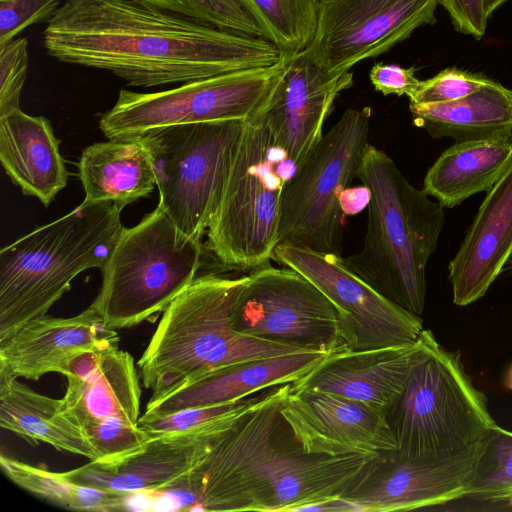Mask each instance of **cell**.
Here are the masks:
<instances>
[{"label":"cell","mask_w":512,"mask_h":512,"mask_svg":"<svg viewBox=\"0 0 512 512\" xmlns=\"http://www.w3.org/2000/svg\"><path fill=\"white\" fill-rule=\"evenodd\" d=\"M86 434L99 454L100 463H116L139 453L153 437L139 425L132 426L108 419L85 428Z\"/></svg>","instance_id":"obj_34"},{"label":"cell","mask_w":512,"mask_h":512,"mask_svg":"<svg viewBox=\"0 0 512 512\" xmlns=\"http://www.w3.org/2000/svg\"><path fill=\"white\" fill-rule=\"evenodd\" d=\"M246 335L308 351L346 349L333 303L307 278L270 264L248 274L232 312Z\"/></svg>","instance_id":"obj_12"},{"label":"cell","mask_w":512,"mask_h":512,"mask_svg":"<svg viewBox=\"0 0 512 512\" xmlns=\"http://www.w3.org/2000/svg\"><path fill=\"white\" fill-rule=\"evenodd\" d=\"M28 64L26 38H15L0 46V115L20 108Z\"/></svg>","instance_id":"obj_36"},{"label":"cell","mask_w":512,"mask_h":512,"mask_svg":"<svg viewBox=\"0 0 512 512\" xmlns=\"http://www.w3.org/2000/svg\"><path fill=\"white\" fill-rule=\"evenodd\" d=\"M286 68L277 64L227 72L151 93L121 89L100 119L108 139L144 136L193 123L247 120L265 106Z\"/></svg>","instance_id":"obj_11"},{"label":"cell","mask_w":512,"mask_h":512,"mask_svg":"<svg viewBox=\"0 0 512 512\" xmlns=\"http://www.w3.org/2000/svg\"><path fill=\"white\" fill-rule=\"evenodd\" d=\"M467 497L512 501V431L496 425L489 432Z\"/></svg>","instance_id":"obj_32"},{"label":"cell","mask_w":512,"mask_h":512,"mask_svg":"<svg viewBox=\"0 0 512 512\" xmlns=\"http://www.w3.org/2000/svg\"><path fill=\"white\" fill-rule=\"evenodd\" d=\"M267 40L284 54L305 51L313 40L319 0H240Z\"/></svg>","instance_id":"obj_30"},{"label":"cell","mask_w":512,"mask_h":512,"mask_svg":"<svg viewBox=\"0 0 512 512\" xmlns=\"http://www.w3.org/2000/svg\"><path fill=\"white\" fill-rule=\"evenodd\" d=\"M202 252V240L181 232L157 206L137 225L123 227L90 306L114 329L138 325L192 283Z\"/></svg>","instance_id":"obj_8"},{"label":"cell","mask_w":512,"mask_h":512,"mask_svg":"<svg viewBox=\"0 0 512 512\" xmlns=\"http://www.w3.org/2000/svg\"><path fill=\"white\" fill-rule=\"evenodd\" d=\"M448 13L454 29L480 40L487 28L489 16L485 0H439Z\"/></svg>","instance_id":"obj_38"},{"label":"cell","mask_w":512,"mask_h":512,"mask_svg":"<svg viewBox=\"0 0 512 512\" xmlns=\"http://www.w3.org/2000/svg\"><path fill=\"white\" fill-rule=\"evenodd\" d=\"M291 383L268 388L254 405L218 432L176 491L203 511H303L345 497L381 453H305L282 416Z\"/></svg>","instance_id":"obj_2"},{"label":"cell","mask_w":512,"mask_h":512,"mask_svg":"<svg viewBox=\"0 0 512 512\" xmlns=\"http://www.w3.org/2000/svg\"><path fill=\"white\" fill-rule=\"evenodd\" d=\"M259 394L240 400L195 407L163 416H141L139 426L153 438L172 435L207 436L229 426L249 410Z\"/></svg>","instance_id":"obj_31"},{"label":"cell","mask_w":512,"mask_h":512,"mask_svg":"<svg viewBox=\"0 0 512 512\" xmlns=\"http://www.w3.org/2000/svg\"><path fill=\"white\" fill-rule=\"evenodd\" d=\"M326 354L301 351L252 360L184 381L160 396L150 398L144 415L163 416L240 400L273 386L292 383L309 372Z\"/></svg>","instance_id":"obj_23"},{"label":"cell","mask_w":512,"mask_h":512,"mask_svg":"<svg viewBox=\"0 0 512 512\" xmlns=\"http://www.w3.org/2000/svg\"><path fill=\"white\" fill-rule=\"evenodd\" d=\"M424 330L416 342L408 345L330 352L292 382L291 391L335 394L386 411L401 395L423 350Z\"/></svg>","instance_id":"obj_18"},{"label":"cell","mask_w":512,"mask_h":512,"mask_svg":"<svg viewBox=\"0 0 512 512\" xmlns=\"http://www.w3.org/2000/svg\"><path fill=\"white\" fill-rule=\"evenodd\" d=\"M507 1L509 0H485L486 11L489 18L498 8H500Z\"/></svg>","instance_id":"obj_40"},{"label":"cell","mask_w":512,"mask_h":512,"mask_svg":"<svg viewBox=\"0 0 512 512\" xmlns=\"http://www.w3.org/2000/svg\"><path fill=\"white\" fill-rule=\"evenodd\" d=\"M61 0H0V46L27 27L48 22Z\"/></svg>","instance_id":"obj_37"},{"label":"cell","mask_w":512,"mask_h":512,"mask_svg":"<svg viewBox=\"0 0 512 512\" xmlns=\"http://www.w3.org/2000/svg\"><path fill=\"white\" fill-rule=\"evenodd\" d=\"M217 433L153 438L145 449L122 461H90L61 474L77 484L130 496L175 491L208 451Z\"/></svg>","instance_id":"obj_22"},{"label":"cell","mask_w":512,"mask_h":512,"mask_svg":"<svg viewBox=\"0 0 512 512\" xmlns=\"http://www.w3.org/2000/svg\"><path fill=\"white\" fill-rule=\"evenodd\" d=\"M485 439L450 458H407L396 450L381 453L357 487L344 498L355 511L390 512L442 505L467 497Z\"/></svg>","instance_id":"obj_15"},{"label":"cell","mask_w":512,"mask_h":512,"mask_svg":"<svg viewBox=\"0 0 512 512\" xmlns=\"http://www.w3.org/2000/svg\"><path fill=\"white\" fill-rule=\"evenodd\" d=\"M374 89L383 95H406L410 98L418 89L421 80L415 76V69L398 64L376 63L369 72Z\"/></svg>","instance_id":"obj_39"},{"label":"cell","mask_w":512,"mask_h":512,"mask_svg":"<svg viewBox=\"0 0 512 512\" xmlns=\"http://www.w3.org/2000/svg\"><path fill=\"white\" fill-rule=\"evenodd\" d=\"M409 110L414 125L434 139L463 142L512 135V89L494 80L458 100L409 103Z\"/></svg>","instance_id":"obj_28"},{"label":"cell","mask_w":512,"mask_h":512,"mask_svg":"<svg viewBox=\"0 0 512 512\" xmlns=\"http://www.w3.org/2000/svg\"><path fill=\"white\" fill-rule=\"evenodd\" d=\"M272 260L313 283L336 307L345 348L370 350L416 342L422 319L366 283L342 256L294 245H278Z\"/></svg>","instance_id":"obj_13"},{"label":"cell","mask_w":512,"mask_h":512,"mask_svg":"<svg viewBox=\"0 0 512 512\" xmlns=\"http://www.w3.org/2000/svg\"><path fill=\"white\" fill-rule=\"evenodd\" d=\"M352 85L351 72L329 75L305 51L286 55L285 71L258 113L296 168L323 136L336 98Z\"/></svg>","instance_id":"obj_17"},{"label":"cell","mask_w":512,"mask_h":512,"mask_svg":"<svg viewBox=\"0 0 512 512\" xmlns=\"http://www.w3.org/2000/svg\"><path fill=\"white\" fill-rule=\"evenodd\" d=\"M78 170L87 202L107 201L124 208L156 187L152 156L141 136L113 138L86 147Z\"/></svg>","instance_id":"obj_25"},{"label":"cell","mask_w":512,"mask_h":512,"mask_svg":"<svg viewBox=\"0 0 512 512\" xmlns=\"http://www.w3.org/2000/svg\"><path fill=\"white\" fill-rule=\"evenodd\" d=\"M491 80L482 74L449 67L429 79L421 80L409 101L414 104H434L458 100L477 91Z\"/></svg>","instance_id":"obj_35"},{"label":"cell","mask_w":512,"mask_h":512,"mask_svg":"<svg viewBox=\"0 0 512 512\" xmlns=\"http://www.w3.org/2000/svg\"><path fill=\"white\" fill-rule=\"evenodd\" d=\"M424 335L423 350L386 415L400 456L450 458L483 441L497 424L460 354L443 348L430 330Z\"/></svg>","instance_id":"obj_6"},{"label":"cell","mask_w":512,"mask_h":512,"mask_svg":"<svg viewBox=\"0 0 512 512\" xmlns=\"http://www.w3.org/2000/svg\"><path fill=\"white\" fill-rule=\"evenodd\" d=\"M42 38L60 62L104 70L143 88L271 66L285 56L265 38L136 0H65Z\"/></svg>","instance_id":"obj_1"},{"label":"cell","mask_w":512,"mask_h":512,"mask_svg":"<svg viewBox=\"0 0 512 512\" xmlns=\"http://www.w3.org/2000/svg\"><path fill=\"white\" fill-rule=\"evenodd\" d=\"M3 473L29 493L67 509L111 512L124 510L130 495L113 493L71 482L61 472H51L0 455Z\"/></svg>","instance_id":"obj_29"},{"label":"cell","mask_w":512,"mask_h":512,"mask_svg":"<svg viewBox=\"0 0 512 512\" xmlns=\"http://www.w3.org/2000/svg\"><path fill=\"white\" fill-rule=\"evenodd\" d=\"M295 170L267 121L259 113L245 120L207 230L208 249L222 267L250 273L269 264L283 191Z\"/></svg>","instance_id":"obj_7"},{"label":"cell","mask_w":512,"mask_h":512,"mask_svg":"<svg viewBox=\"0 0 512 512\" xmlns=\"http://www.w3.org/2000/svg\"><path fill=\"white\" fill-rule=\"evenodd\" d=\"M439 0H319L312 42L305 52L339 76L436 22Z\"/></svg>","instance_id":"obj_14"},{"label":"cell","mask_w":512,"mask_h":512,"mask_svg":"<svg viewBox=\"0 0 512 512\" xmlns=\"http://www.w3.org/2000/svg\"><path fill=\"white\" fill-rule=\"evenodd\" d=\"M356 178L369 192L361 249L345 265L379 293L421 315L426 266L445 222L444 208L413 186L394 160L368 144Z\"/></svg>","instance_id":"obj_3"},{"label":"cell","mask_w":512,"mask_h":512,"mask_svg":"<svg viewBox=\"0 0 512 512\" xmlns=\"http://www.w3.org/2000/svg\"><path fill=\"white\" fill-rule=\"evenodd\" d=\"M504 386L505 388L512 390V366L508 370L505 380H504Z\"/></svg>","instance_id":"obj_41"},{"label":"cell","mask_w":512,"mask_h":512,"mask_svg":"<svg viewBox=\"0 0 512 512\" xmlns=\"http://www.w3.org/2000/svg\"><path fill=\"white\" fill-rule=\"evenodd\" d=\"M244 120L184 124L141 136L152 156L158 207L201 239L218 207Z\"/></svg>","instance_id":"obj_10"},{"label":"cell","mask_w":512,"mask_h":512,"mask_svg":"<svg viewBox=\"0 0 512 512\" xmlns=\"http://www.w3.org/2000/svg\"><path fill=\"white\" fill-rule=\"evenodd\" d=\"M0 426L19 436L83 456L100 457L85 429L64 413L61 400L40 394L0 369Z\"/></svg>","instance_id":"obj_26"},{"label":"cell","mask_w":512,"mask_h":512,"mask_svg":"<svg viewBox=\"0 0 512 512\" xmlns=\"http://www.w3.org/2000/svg\"><path fill=\"white\" fill-rule=\"evenodd\" d=\"M280 412L305 453L323 456L397 450L386 411L378 406L320 392H292Z\"/></svg>","instance_id":"obj_16"},{"label":"cell","mask_w":512,"mask_h":512,"mask_svg":"<svg viewBox=\"0 0 512 512\" xmlns=\"http://www.w3.org/2000/svg\"><path fill=\"white\" fill-rule=\"evenodd\" d=\"M106 343L89 349L68 365L62 410L84 429L108 419L138 426L141 387L134 358Z\"/></svg>","instance_id":"obj_19"},{"label":"cell","mask_w":512,"mask_h":512,"mask_svg":"<svg viewBox=\"0 0 512 512\" xmlns=\"http://www.w3.org/2000/svg\"><path fill=\"white\" fill-rule=\"evenodd\" d=\"M512 158V135L455 142L428 169L423 191L443 208L487 192Z\"/></svg>","instance_id":"obj_27"},{"label":"cell","mask_w":512,"mask_h":512,"mask_svg":"<svg viewBox=\"0 0 512 512\" xmlns=\"http://www.w3.org/2000/svg\"><path fill=\"white\" fill-rule=\"evenodd\" d=\"M0 161L23 194L47 207L66 187L68 173L50 121L20 108L0 115Z\"/></svg>","instance_id":"obj_24"},{"label":"cell","mask_w":512,"mask_h":512,"mask_svg":"<svg viewBox=\"0 0 512 512\" xmlns=\"http://www.w3.org/2000/svg\"><path fill=\"white\" fill-rule=\"evenodd\" d=\"M512 257V158L486 195L448 264L453 303L482 298Z\"/></svg>","instance_id":"obj_20"},{"label":"cell","mask_w":512,"mask_h":512,"mask_svg":"<svg viewBox=\"0 0 512 512\" xmlns=\"http://www.w3.org/2000/svg\"><path fill=\"white\" fill-rule=\"evenodd\" d=\"M248 279L196 277L163 311L138 360L150 398L178 384L244 362L308 351L237 331L232 312Z\"/></svg>","instance_id":"obj_5"},{"label":"cell","mask_w":512,"mask_h":512,"mask_svg":"<svg viewBox=\"0 0 512 512\" xmlns=\"http://www.w3.org/2000/svg\"><path fill=\"white\" fill-rule=\"evenodd\" d=\"M370 119V107L347 109L297 166L283 191L277 246L341 256L346 215L341 196L369 144Z\"/></svg>","instance_id":"obj_9"},{"label":"cell","mask_w":512,"mask_h":512,"mask_svg":"<svg viewBox=\"0 0 512 512\" xmlns=\"http://www.w3.org/2000/svg\"><path fill=\"white\" fill-rule=\"evenodd\" d=\"M123 207L83 202L0 251V343L44 316L83 271L101 269L123 229Z\"/></svg>","instance_id":"obj_4"},{"label":"cell","mask_w":512,"mask_h":512,"mask_svg":"<svg viewBox=\"0 0 512 512\" xmlns=\"http://www.w3.org/2000/svg\"><path fill=\"white\" fill-rule=\"evenodd\" d=\"M506 268L510 271H512V257L510 258L509 262L506 265Z\"/></svg>","instance_id":"obj_42"},{"label":"cell","mask_w":512,"mask_h":512,"mask_svg":"<svg viewBox=\"0 0 512 512\" xmlns=\"http://www.w3.org/2000/svg\"><path fill=\"white\" fill-rule=\"evenodd\" d=\"M188 16L217 28L265 38L254 17L240 0H136Z\"/></svg>","instance_id":"obj_33"},{"label":"cell","mask_w":512,"mask_h":512,"mask_svg":"<svg viewBox=\"0 0 512 512\" xmlns=\"http://www.w3.org/2000/svg\"><path fill=\"white\" fill-rule=\"evenodd\" d=\"M106 343H119L118 333L92 306L73 317L46 314L0 343V369L34 381L48 373L64 375L72 359Z\"/></svg>","instance_id":"obj_21"}]
</instances>
